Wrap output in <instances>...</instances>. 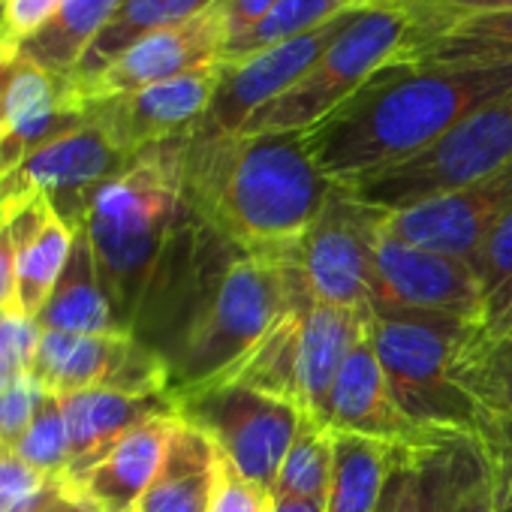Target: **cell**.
I'll return each instance as SVG.
<instances>
[{"label":"cell","mask_w":512,"mask_h":512,"mask_svg":"<svg viewBox=\"0 0 512 512\" xmlns=\"http://www.w3.org/2000/svg\"><path fill=\"white\" fill-rule=\"evenodd\" d=\"M332 187L305 133H190L184 142V205L238 253L296 260Z\"/></svg>","instance_id":"6da1fadb"},{"label":"cell","mask_w":512,"mask_h":512,"mask_svg":"<svg viewBox=\"0 0 512 512\" xmlns=\"http://www.w3.org/2000/svg\"><path fill=\"white\" fill-rule=\"evenodd\" d=\"M506 94H512V64L398 58L308 130L305 145L332 184H356L428 151L467 115Z\"/></svg>","instance_id":"7a4b0ae2"},{"label":"cell","mask_w":512,"mask_h":512,"mask_svg":"<svg viewBox=\"0 0 512 512\" xmlns=\"http://www.w3.org/2000/svg\"><path fill=\"white\" fill-rule=\"evenodd\" d=\"M184 142L187 136L139 151L121 175L94 193L82 220L103 290L127 335H133L145 290L187 217L181 190Z\"/></svg>","instance_id":"3957f363"},{"label":"cell","mask_w":512,"mask_h":512,"mask_svg":"<svg viewBox=\"0 0 512 512\" xmlns=\"http://www.w3.org/2000/svg\"><path fill=\"white\" fill-rule=\"evenodd\" d=\"M476 326L452 317L371 308L368 332L395 401L425 431L476 443L482 410L458 386L455 362Z\"/></svg>","instance_id":"277c9868"},{"label":"cell","mask_w":512,"mask_h":512,"mask_svg":"<svg viewBox=\"0 0 512 512\" xmlns=\"http://www.w3.org/2000/svg\"><path fill=\"white\" fill-rule=\"evenodd\" d=\"M416 40L404 4L359 10L314 67L278 100L256 112L241 133H308L347 103L377 70L407 55Z\"/></svg>","instance_id":"5b68a950"},{"label":"cell","mask_w":512,"mask_h":512,"mask_svg":"<svg viewBox=\"0 0 512 512\" xmlns=\"http://www.w3.org/2000/svg\"><path fill=\"white\" fill-rule=\"evenodd\" d=\"M512 166V94L476 109L428 151L347 187L359 202L398 211L485 181Z\"/></svg>","instance_id":"8992f818"},{"label":"cell","mask_w":512,"mask_h":512,"mask_svg":"<svg viewBox=\"0 0 512 512\" xmlns=\"http://www.w3.org/2000/svg\"><path fill=\"white\" fill-rule=\"evenodd\" d=\"M178 416L205 431L241 476L269 488L305 419L296 404L241 383H211L181 395Z\"/></svg>","instance_id":"52a82bcc"},{"label":"cell","mask_w":512,"mask_h":512,"mask_svg":"<svg viewBox=\"0 0 512 512\" xmlns=\"http://www.w3.org/2000/svg\"><path fill=\"white\" fill-rule=\"evenodd\" d=\"M130 160L133 157L124 154L106 136V130L88 118L70 133L28 154L19 166L0 178V211L13 217L37 196H46L52 208L73 229H79L94 193L106 181L121 175Z\"/></svg>","instance_id":"ba28073f"},{"label":"cell","mask_w":512,"mask_h":512,"mask_svg":"<svg viewBox=\"0 0 512 512\" xmlns=\"http://www.w3.org/2000/svg\"><path fill=\"white\" fill-rule=\"evenodd\" d=\"M383 211L359 202L347 187L335 184L308 226L296 266L314 302L371 311L374 241Z\"/></svg>","instance_id":"9c48e42d"},{"label":"cell","mask_w":512,"mask_h":512,"mask_svg":"<svg viewBox=\"0 0 512 512\" xmlns=\"http://www.w3.org/2000/svg\"><path fill=\"white\" fill-rule=\"evenodd\" d=\"M371 308L452 317L482 326L485 299L479 272L467 260L407 244L377 229Z\"/></svg>","instance_id":"30bf717a"},{"label":"cell","mask_w":512,"mask_h":512,"mask_svg":"<svg viewBox=\"0 0 512 512\" xmlns=\"http://www.w3.org/2000/svg\"><path fill=\"white\" fill-rule=\"evenodd\" d=\"M31 374L61 398L88 389L172 395L166 362L133 335L43 332Z\"/></svg>","instance_id":"8fae6325"},{"label":"cell","mask_w":512,"mask_h":512,"mask_svg":"<svg viewBox=\"0 0 512 512\" xmlns=\"http://www.w3.org/2000/svg\"><path fill=\"white\" fill-rule=\"evenodd\" d=\"M356 13L359 10H350V13L326 22L323 28L299 37V40L272 46V49L256 52L250 58L223 61L220 64V79H217L214 100H211L205 118L196 124L193 133L196 136L241 133V127L256 112H260L263 106H269L272 100H278L284 91H290L314 67V61L347 28V22Z\"/></svg>","instance_id":"7c38bea8"},{"label":"cell","mask_w":512,"mask_h":512,"mask_svg":"<svg viewBox=\"0 0 512 512\" xmlns=\"http://www.w3.org/2000/svg\"><path fill=\"white\" fill-rule=\"evenodd\" d=\"M509 205H512V166L485 181L431 196L425 202L398 211H383L380 229L407 244L446 253L455 256V260H467L476 269L491 226L500 220V214Z\"/></svg>","instance_id":"4fadbf2b"},{"label":"cell","mask_w":512,"mask_h":512,"mask_svg":"<svg viewBox=\"0 0 512 512\" xmlns=\"http://www.w3.org/2000/svg\"><path fill=\"white\" fill-rule=\"evenodd\" d=\"M220 79V64L175 76L169 82L121 94L88 106V118L130 157L139 151L190 136L205 118Z\"/></svg>","instance_id":"5bb4252c"},{"label":"cell","mask_w":512,"mask_h":512,"mask_svg":"<svg viewBox=\"0 0 512 512\" xmlns=\"http://www.w3.org/2000/svg\"><path fill=\"white\" fill-rule=\"evenodd\" d=\"M223 43H226V31L217 19L214 10H205L202 16L181 22L175 28L157 31L142 37L136 46H130L121 58H115L103 73H97L94 79L76 85L73 88L79 94V103L94 106L121 94H133L160 82H169L175 76L220 64L223 55Z\"/></svg>","instance_id":"9a60e30c"},{"label":"cell","mask_w":512,"mask_h":512,"mask_svg":"<svg viewBox=\"0 0 512 512\" xmlns=\"http://www.w3.org/2000/svg\"><path fill=\"white\" fill-rule=\"evenodd\" d=\"M329 428L371 437V440H380V443H389V446L407 449V452L440 446V443H461V440H446L440 434L419 428L401 410V404L395 401L392 386L386 380V371L377 359L368 329L353 344V350L335 380L332 401H329Z\"/></svg>","instance_id":"2e32d148"},{"label":"cell","mask_w":512,"mask_h":512,"mask_svg":"<svg viewBox=\"0 0 512 512\" xmlns=\"http://www.w3.org/2000/svg\"><path fill=\"white\" fill-rule=\"evenodd\" d=\"M175 422L178 413L142 422L79 479L64 485L67 494L76 497L88 512H136L142 494L163 464Z\"/></svg>","instance_id":"e0dca14e"},{"label":"cell","mask_w":512,"mask_h":512,"mask_svg":"<svg viewBox=\"0 0 512 512\" xmlns=\"http://www.w3.org/2000/svg\"><path fill=\"white\" fill-rule=\"evenodd\" d=\"M70 431V473L64 485L97 464L124 434L157 416H175V395H133L118 389H88L61 398Z\"/></svg>","instance_id":"ac0fdd59"},{"label":"cell","mask_w":512,"mask_h":512,"mask_svg":"<svg viewBox=\"0 0 512 512\" xmlns=\"http://www.w3.org/2000/svg\"><path fill=\"white\" fill-rule=\"evenodd\" d=\"M371 311H350L323 302L302 308V347H299V410L305 419L329 425V401L341 365L353 344L368 329Z\"/></svg>","instance_id":"d6986e66"},{"label":"cell","mask_w":512,"mask_h":512,"mask_svg":"<svg viewBox=\"0 0 512 512\" xmlns=\"http://www.w3.org/2000/svg\"><path fill=\"white\" fill-rule=\"evenodd\" d=\"M13 232L19 241V290L16 308L37 320L46 299L52 296L76 241V229L52 208L46 196H37L13 217Z\"/></svg>","instance_id":"ffe728a7"},{"label":"cell","mask_w":512,"mask_h":512,"mask_svg":"<svg viewBox=\"0 0 512 512\" xmlns=\"http://www.w3.org/2000/svg\"><path fill=\"white\" fill-rule=\"evenodd\" d=\"M220 470L217 443L178 416L163 464L136 512H208Z\"/></svg>","instance_id":"44dd1931"},{"label":"cell","mask_w":512,"mask_h":512,"mask_svg":"<svg viewBox=\"0 0 512 512\" xmlns=\"http://www.w3.org/2000/svg\"><path fill=\"white\" fill-rule=\"evenodd\" d=\"M43 332H70V335H127L112 311V302L103 290L100 269L94 260V247L88 232L79 226L70 260L37 314Z\"/></svg>","instance_id":"7402d4cb"},{"label":"cell","mask_w":512,"mask_h":512,"mask_svg":"<svg viewBox=\"0 0 512 512\" xmlns=\"http://www.w3.org/2000/svg\"><path fill=\"white\" fill-rule=\"evenodd\" d=\"M211 7H214V0H121V7L97 34V40L91 43V49L85 52V58L79 61L70 79L76 85L94 79L115 58H121L130 46H136L142 37L190 22Z\"/></svg>","instance_id":"603a6c76"},{"label":"cell","mask_w":512,"mask_h":512,"mask_svg":"<svg viewBox=\"0 0 512 512\" xmlns=\"http://www.w3.org/2000/svg\"><path fill=\"white\" fill-rule=\"evenodd\" d=\"M398 452L401 449L371 437L332 431L329 512H377Z\"/></svg>","instance_id":"cb8c5ba5"},{"label":"cell","mask_w":512,"mask_h":512,"mask_svg":"<svg viewBox=\"0 0 512 512\" xmlns=\"http://www.w3.org/2000/svg\"><path fill=\"white\" fill-rule=\"evenodd\" d=\"M479 473L482 455L470 440L407 452V512H455Z\"/></svg>","instance_id":"d4e9b609"},{"label":"cell","mask_w":512,"mask_h":512,"mask_svg":"<svg viewBox=\"0 0 512 512\" xmlns=\"http://www.w3.org/2000/svg\"><path fill=\"white\" fill-rule=\"evenodd\" d=\"M118 7L121 0H64L52 22L28 37L19 52L43 70L70 79Z\"/></svg>","instance_id":"484cf974"},{"label":"cell","mask_w":512,"mask_h":512,"mask_svg":"<svg viewBox=\"0 0 512 512\" xmlns=\"http://www.w3.org/2000/svg\"><path fill=\"white\" fill-rule=\"evenodd\" d=\"M404 61L416 64H512V13L452 22L413 43Z\"/></svg>","instance_id":"4316f807"},{"label":"cell","mask_w":512,"mask_h":512,"mask_svg":"<svg viewBox=\"0 0 512 512\" xmlns=\"http://www.w3.org/2000/svg\"><path fill=\"white\" fill-rule=\"evenodd\" d=\"M311 302V299H308ZM302 302L293 308L226 380L220 383H241L260 389L266 395L284 398L299 407V347H302Z\"/></svg>","instance_id":"83f0119b"},{"label":"cell","mask_w":512,"mask_h":512,"mask_svg":"<svg viewBox=\"0 0 512 512\" xmlns=\"http://www.w3.org/2000/svg\"><path fill=\"white\" fill-rule=\"evenodd\" d=\"M350 10L353 7L347 4V0H278V4L253 28H247V31H241L223 43L220 64L223 61H241V58H250L256 52H266L272 46L299 40V37L323 28L326 22H332Z\"/></svg>","instance_id":"f1b7e54d"},{"label":"cell","mask_w":512,"mask_h":512,"mask_svg":"<svg viewBox=\"0 0 512 512\" xmlns=\"http://www.w3.org/2000/svg\"><path fill=\"white\" fill-rule=\"evenodd\" d=\"M455 380L482 413H512V338L485 341L476 326L458 353Z\"/></svg>","instance_id":"f546056e"},{"label":"cell","mask_w":512,"mask_h":512,"mask_svg":"<svg viewBox=\"0 0 512 512\" xmlns=\"http://www.w3.org/2000/svg\"><path fill=\"white\" fill-rule=\"evenodd\" d=\"M476 272L485 299L479 335L485 341L512 338V205L491 226L479 253Z\"/></svg>","instance_id":"4dcf8cb0"},{"label":"cell","mask_w":512,"mask_h":512,"mask_svg":"<svg viewBox=\"0 0 512 512\" xmlns=\"http://www.w3.org/2000/svg\"><path fill=\"white\" fill-rule=\"evenodd\" d=\"M332 485V428L314 419H302V428L278 470L272 494L281 497H323Z\"/></svg>","instance_id":"1f68e13d"},{"label":"cell","mask_w":512,"mask_h":512,"mask_svg":"<svg viewBox=\"0 0 512 512\" xmlns=\"http://www.w3.org/2000/svg\"><path fill=\"white\" fill-rule=\"evenodd\" d=\"M22 461H28L34 470L52 476V479H67L70 473V431L61 407V395H46V401L37 410L34 425L22 437V443L13 449Z\"/></svg>","instance_id":"d6a6232c"},{"label":"cell","mask_w":512,"mask_h":512,"mask_svg":"<svg viewBox=\"0 0 512 512\" xmlns=\"http://www.w3.org/2000/svg\"><path fill=\"white\" fill-rule=\"evenodd\" d=\"M61 494H67L61 479L34 470L13 449H0V512H43Z\"/></svg>","instance_id":"836d02e7"},{"label":"cell","mask_w":512,"mask_h":512,"mask_svg":"<svg viewBox=\"0 0 512 512\" xmlns=\"http://www.w3.org/2000/svg\"><path fill=\"white\" fill-rule=\"evenodd\" d=\"M476 449L482 455L497 512H512V413H482Z\"/></svg>","instance_id":"e575fe53"},{"label":"cell","mask_w":512,"mask_h":512,"mask_svg":"<svg viewBox=\"0 0 512 512\" xmlns=\"http://www.w3.org/2000/svg\"><path fill=\"white\" fill-rule=\"evenodd\" d=\"M46 386L28 371L0 389V449H16L46 401Z\"/></svg>","instance_id":"d590c367"},{"label":"cell","mask_w":512,"mask_h":512,"mask_svg":"<svg viewBox=\"0 0 512 512\" xmlns=\"http://www.w3.org/2000/svg\"><path fill=\"white\" fill-rule=\"evenodd\" d=\"M43 329L19 308L0 311V389L34 368Z\"/></svg>","instance_id":"8d00e7d4"},{"label":"cell","mask_w":512,"mask_h":512,"mask_svg":"<svg viewBox=\"0 0 512 512\" xmlns=\"http://www.w3.org/2000/svg\"><path fill=\"white\" fill-rule=\"evenodd\" d=\"M416 25V40H425L428 34L461 22L473 16H491V13H512V0H407L404 4Z\"/></svg>","instance_id":"74e56055"},{"label":"cell","mask_w":512,"mask_h":512,"mask_svg":"<svg viewBox=\"0 0 512 512\" xmlns=\"http://www.w3.org/2000/svg\"><path fill=\"white\" fill-rule=\"evenodd\" d=\"M208 512H275V494L269 485L241 476L220 452V470Z\"/></svg>","instance_id":"f35d334b"},{"label":"cell","mask_w":512,"mask_h":512,"mask_svg":"<svg viewBox=\"0 0 512 512\" xmlns=\"http://www.w3.org/2000/svg\"><path fill=\"white\" fill-rule=\"evenodd\" d=\"M64 0H7L0 22V46H22L40 28L52 22Z\"/></svg>","instance_id":"ab89813d"},{"label":"cell","mask_w":512,"mask_h":512,"mask_svg":"<svg viewBox=\"0 0 512 512\" xmlns=\"http://www.w3.org/2000/svg\"><path fill=\"white\" fill-rule=\"evenodd\" d=\"M278 4V0H214V13L226 31V40L253 28L256 22H260L272 7Z\"/></svg>","instance_id":"60d3db41"},{"label":"cell","mask_w":512,"mask_h":512,"mask_svg":"<svg viewBox=\"0 0 512 512\" xmlns=\"http://www.w3.org/2000/svg\"><path fill=\"white\" fill-rule=\"evenodd\" d=\"M19 290V241L10 217L0 223V311L16 308Z\"/></svg>","instance_id":"b9f144b4"},{"label":"cell","mask_w":512,"mask_h":512,"mask_svg":"<svg viewBox=\"0 0 512 512\" xmlns=\"http://www.w3.org/2000/svg\"><path fill=\"white\" fill-rule=\"evenodd\" d=\"M377 512H407V449L398 452V461L392 467V476L386 482Z\"/></svg>","instance_id":"7bdbcfd3"},{"label":"cell","mask_w":512,"mask_h":512,"mask_svg":"<svg viewBox=\"0 0 512 512\" xmlns=\"http://www.w3.org/2000/svg\"><path fill=\"white\" fill-rule=\"evenodd\" d=\"M455 512H497L494 494H491V482H488V476H485V464H482V473H479V476L467 485V491L461 494Z\"/></svg>","instance_id":"ee69618b"},{"label":"cell","mask_w":512,"mask_h":512,"mask_svg":"<svg viewBox=\"0 0 512 512\" xmlns=\"http://www.w3.org/2000/svg\"><path fill=\"white\" fill-rule=\"evenodd\" d=\"M275 512H329L323 497H275Z\"/></svg>","instance_id":"f6af8a7d"},{"label":"cell","mask_w":512,"mask_h":512,"mask_svg":"<svg viewBox=\"0 0 512 512\" xmlns=\"http://www.w3.org/2000/svg\"><path fill=\"white\" fill-rule=\"evenodd\" d=\"M43 512H88L76 497H70V494H61L58 500H52Z\"/></svg>","instance_id":"bcb514c9"},{"label":"cell","mask_w":512,"mask_h":512,"mask_svg":"<svg viewBox=\"0 0 512 512\" xmlns=\"http://www.w3.org/2000/svg\"><path fill=\"white\" fill-rule=\"evenodd\" d=\"M353 10H368V7H383V4H407V0H347Z\"/></svg>","instance_id":"7dc6e473"},{"label":"cell","mask_w":512,"mask_h":512,"mask_svg":"<svg viewBox=\"0 0 512 512\" xmlns=\"http://www.w3.org/2000/svg\"><path fill=\"white\" fill-rule=\"evenodd\" d=\"M4 220H7V214H4V211H0V223H4Z\"/></svg>","instance_id":"c3c4849f"},{"label":"cell","mask_w":512,"mask_h":512,"mask_svg":"<svg viewBox=\"0 0 512 512\" xmlns=\"http://www.w3.org/2000/svg\"><path fill=\"white\" fill-rule=\"evenodd\" d=\"M0 22H4V7H0Z\"/></svg>","instance_id":"681fc988"},{"label":"cell","mask_w":512,"mask_h":512,"mask_svg":"<svg viewBox=\"0 0 512 512\" xmlns=\"http://www.w3.org/2000/svg\"><path fill=\"white\" fill-rule=\"evenodd\" d=\"M0 7H7V0H0Z\"/></svg>","instance_id":"f907efd6"},{"label":"cell","mask_w":512,"mask_h":512,"mask_svg":"<svg viewBox=\"0 0 512 512\" xmlns=\"http://www.w3.org/2000/svg\"><path fill=\"white\" fill-rule=\"evenodd\" d=\"M0 136H4V127H0Z\"/></svg>","instance_id":"816d5d0a"}]
</instances>
